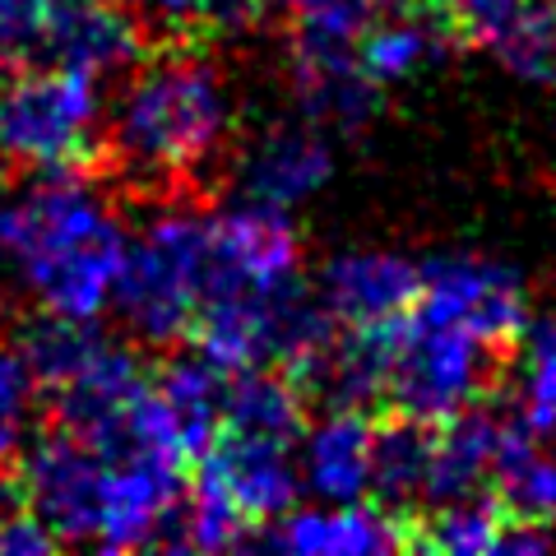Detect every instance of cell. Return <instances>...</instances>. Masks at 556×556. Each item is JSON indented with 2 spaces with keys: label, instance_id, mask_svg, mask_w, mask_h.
<instances>
[{
  "label": "cell",
  "instance_id": "1",
  "mask_svg": "<svg viewBox=\"0 0 556 556\" xmlns=\"http://www.w3.org/2000/svg\"><path fill=\"white\" fill-rule=\"evenodd\" d=\"M126 223L79 167L33 172L0 195V260L47 316L98 320L126 260Z\"/></svg>",
  "mask_w": 556,
  "mask_h": 556
},
{
  "label": "cell",
  "instance_id": "2",
  "mask_svg": "<svg viewBox=\"0 0 556 556\" xmlns=\"http://www.w3.org/2000/svg\"><path fill=\"white\" fill-rule=\"evenodd\" d=\"M232 135V93L214 61L172 51L135 65L108 121V153L135 186H186Z\"/></svg>",
  "mask_w": 556,
  "mask_h": 556
},
{
  "label": "cell",
  "instance_id": "3",
  "mask_svg": "<svg viewBox=\"0 0 556 556\" xmlns=\"http://www.w3.org/2000/svg\"><path fill=\"white\" fill-rule=\"evenodd\" d=\"M208 288V218L167 204L135 237L116 274L112 306L139 343H177L190 334Z\"/></svg>",
  "mask_w": 556,
  "mask_h": 556
},
{
  "label": "cell",
  "instance_id": "4",
  "mask_svg": "<svg viewBox=\"0 0 556 556\" xmlns=\"http://www.w3.org/2000/svg\"><path fill=\"white\" fill-rule=\"evenodd\" d=\"M102 126V79L70 65H20L0 84V159L24 172L84 167Z\"/></svg>",
  "mask_w": 556,
  "mask_h": 556
},
{
  "label": "cell",
  "instance_id": "5",
  "mask_svg": "<svg viewBox=\"0 0 556 556\" xmlns=\"http://www.w3.org/2000/svg\"><path fill=\"white\" fill-rule=\"evenodd\" d=\"M496 353L501 348L417 311L413 320L404 316L394 325L386 399L399 408V417L441 427L455 413L482 404V394L496 376Z\"/></svg>",
  "mask_w": 556,
  "mask_h": 556
},
{
  "label": "cell",
  "instance_id": "6",
  "mask_svg": "<svg viewBox=\"0 0 556 556\" xmlns=\"http://www.w3.org/2000/svg\"><path fill=\"white\" fill-rule=\"evenodd\" d=\"M367 10L357 0H329L320 10L292 14V93L316 126H367L380 89L357 65V33Z\"/></svg>",
  "mask_w": 556,
  "mask_h": 556
},
{
  "label": "cell",
  "instance_id": "7",
  "mask_svg": "<svg viewBox=\"0 0 556 556\" xmlns=\"http://www.w3.org/2000/svg\"><path fill=\"white\" fill-rule=\"evenodd\" d=\"M102 478H108V455L61 427L56 437L20 450L14 501L38 515L56 533V543H93Z\"/></svg>",
  "mask_w": 556,
  "mask_h": 556
},
{
  "label": "cell",
  "instance_id": "8",
  "mask_svg": "<svg viewBox=\"0 0 556 556\" xmlns=\"http://www.w3.org/2000/svg\"><path fill=\"white\" fill-rule=\"evenodd\" d=\"M302 283V241L288 208L241 200L208 218V288L214 292H283Z\"/></svg>",
  "mask_w": 556,
  "mask_h": 556
},
{
  "label": "cell",
  "instance_id": "9",
  "mask_svg": "<svg viewBox=\"0 0 556 556\" xmlns=\"http://www.w3.org/2000/svg\"><path fill=\"white\" fill-rule=\"evenodd\" d=\"M417 311L441 325H455L492 348H506L529 325V302L519 274L496 265V260L450 255L431 260L417 288Z\"/></svg>",
  "mask_w": 556,
  "mask_h": 556
},
{
  "label": "cell",
  "instance_id": "10",
  "mask_svg": "<svg viewBox=\"0 0 556 556\" xmlns=\"http://www.w3.org/2000/svg\"><path fill=\"white\" fill-rule=\"evenodd\" d=\"M200 482L228 496L251 529H265L302 501L298 445L218 427L214 441L200 450Z\"/></svg>",
  "mask_w": 556,
  "mask_h": 556
},
{
  "label": "cell",
  "instance_id": "11",
  "mask_svg": "<svg viewBox=\"0 0 556 556\" xmlns=\"http://www.w3.org/2000/svg\"><path fill=\"white\" fill-rule=\"evenodd\" d=\"M422 265L399 251H339L329 255L311 298L334 325H390L417 306Z\"/></svg>",
  "mask_w": 556,
  "mask_h": 556
},
{
  "label": "cell",
  "instance_id": "12",
  "mask_svg": "<svg viewBox=\"0 0 556 556\" xmlns=\"http://www.w3.org/2000/svg\"><path fill=\"white\" fill-rule=\"evenodd\" d=\"M334 172V153L316 121H283L269 126L237 163L241 200L274 204V208H298L311 195H320V186Z\"/></svg>",
  "mask_w": 556,
  "mask_h": 556
},
{
  "label": "cell",
  "instance_id": "13",
  "mask_svg": "<svg viewBox=\"0 0 556 556\" xmlns=\"http://www.w3.org/2000/svg\"><path fill=\"white\" fill-rule=\"evenodd\" d=\"M265 547L292 552V556H380L413 547V529L390 510H376L367 501H348V506H329V501H311V506H292L265 525Z\"/></svg>",
  "mask_w": 556,
  "mask_h": 556
},
{
  "label": "cell",
  "instance_id": "14",
  "mask_svg": "<svg viewBox=\"0 0 556 556\" xmlns=\"http://www.w3.org/2000/svg\"><path fill=\"white\" fill-rule=\"evenodd\" d=\"M144 56V20L121 0H56L42 61L116 79Z\"/></svg>",
  "mask_w": 556,
  "mask_h": 556
},
{
  "label": "cell",
  "instance_id": "15",
  "mask_svg": "<svg viewBox=\"0 0 556 556\" xmlns=\"http://www.w3.org/2000/svg\"><path fill=\"white\" fill-rule=\"evenodd\" d=\"M371 441L376 427L362 408L334 404L320 422L302 427L298 437V478L311 501L348 506L371 496Z\"/></svg>",
  "mask_w": 556,
  "mask_h": 556
},
{
  "label": "cell",
  "instance_id": "16",
  "mask_svg": "<svg viewBox=\"0 0 556 556\" xmlns=\"http://www.w3.org/2000/svg\"><path fill=\"white\" fill-rule=\"evenodd\" d=\"M519 422H506L501 413H486L482 404L455 413L441 422V437H431V468H427V506L459 496H478L496 478V464L506 445L519 437Z\"/></svg>",
  "mask_w": 556,
  "mask_h": 556
},
{
  "label": "cell",
  "instance_id": "17",
  "mask_svg": "<svg viewBox=\"0 0 556 556\" xmlns=\"http://www.w3.org/2000/svg\"><path fill=\"white\" fill-rule=\"evenodd\" d=\"M223 386L228 376L208 357H177L163 376H153V413L181 459H200V450L223 427Z\"/></svg>",
  "mask_w": 556,
  "mask_h": 556
},
{
  "label": "cell",
  "instance_id": "18",
  "mask_svg": "<svg viewBox=\"0 0 556 556\" xmlns=\"http://www.w3.org/2000/svg\"><path fill=\"white\" fill-rule=\"evenodd\" d=\"M223 427L298 445L306 427L302 386L288 371H269V367L232 371L228 386H223Z\"/></svg>",
  "mask_w": 556,
  "mask_h": 556
},
{
  "label": "cell",
  "instance_id": "19",
  "mask_svg": "<svg viewBox=\"0 0 556 556\" xmlns=\"http://www.w3.org/2000/svg\"><path fill=\"white\" fill-rule=\"evenodd\" d=\"M450 28L431 14H408V10H390V20L380 24H362L357 33V65L376 89L404 84L413 75H422L431 61L445 56Z\"/></svg>",
  "mask_w": 556,
  "mask_h": 556
},
{
  "label": "cell",
  "instance_id": "20",
  "mask_svg": "<svg viewBox=\"0 0 556 556\" xmlns=\"http://www.w3.org/2000/svg\"><path fill=\"white\" fill-rule=\"evenodd\" d=\"M427 468H431V427L399 417L380 427L371 441V496L386 510H413L427 501Z\"/></svg>",
  "mask_w": 556,
  "mask_h": 556
},
{
  "label": "cell",
  "instance_id": "21",
  "mask_svg": "<svg viewBox=\"0 0 556 556\" xmlns=\"http://www.w3.org/2000/svg\"><path fill=\"white\" fill-rule=\"evenodd\" d=\"M108 343L93 329V320H70V316H42L28 320L20 329V339H14V348H20L24 367L33 371V380H38V390L56 394L61 386H70L89 362L98 357V348Z\"/></svg>",
  "mask_w": 556,
  "mask_h": 556
},
{
  "label": "cell",
  "instance_id": "22",
  "mask_svg": "<svg viewBox=\"0 0 556 556\" xmlns=\"http://www.w3.org/2000/svg\"><path fill=\"white\" fill-rule=\"evenodd\" d=\"M492 482L501 492L506 519H515V525H538V529L556 525V455H543L529 431H519L506 445Z\"/></svg>",
  "mask_w": 556,
  "mask_h": 556
},
{
  "label": "cell",
  "instance_id": "23",
  "mask_svg": "<svg viewBox=\"0 0 556 556\" xmlns=\"http://www.w3.org/2000/svg\"><path fill=\"white\" fill-rule=\"evenodd\" d=\"M506 510L478 496H459V501H441L422 533H413V547L441 552V556H496L501 533H506Z\"/></svg>",
  "mask_w": 556,
  "mask_h": 556
},
{
  "label": "cell",
  "instance_id": "24",
  "mask_svg": "<svg viewBox=\"0 0 556 556\" xmlns=\"http://www.w3.org/2000/svg\"><path fill=\"white\" fill-rule=\"evenodd\" d=\"M519 386H515V422L529 437L556 431V316L529 320L519 329Z\"/></svg>",
  "mask_w": 556,
  "mask_h": 556
},
{
  "label": "cell",
  "instance_id": "25",
  "mask_svg": "<svg viewBox=\"0 0 556 556\" xmlns=\"http://www.w3.org/2000/svg\"><path fill=\"white\" fill-rule=\"evenodd\" d=\"M492 51L519 79L556 84V0H533L525 20H519Z\"/></svg>",
  "mask_w": 556,
  "mask_h": 556
},
{
  "label": "cell",
  "instance_id": "26",
  "mask_svg": "<svg viewBox=\"0 0 556 556\" xmlns=\"http://www.w3.org/2000/svg\"><path fill=\"white\" fill-rule=\"evenodd\" d=\"M38 417V380L24 367L20 348L0 343V468L20 459Z\"/></svg>",
  "mask_w": 556,
  "mask_h": 556
},
{
  "label": "cell",
  "instance_id": "27",
  "mask_svg": "<svg viewBox=\"0 0 556 556\" xmlns=\"http://www.w3.org/2000/svg\"><path fill=\"white\" fill-rule=\"evenodd\" d=\"M181 547H200V552H228L241 547L251 538V525L241 519V510L228 496H218L208 482L195 478V492L181 501V525H177Z\"/></svg>",
  "mask_w": 556,
  "mask_h": 556
},
{
  "label": "cell",
  "instance_id": "28",
  "mask_svg": "<svg viewBox=\"0 0 556 556\" xmlns=\"http://www.w3.org/2000/svg\"><path fill=\"white\" fill-rule=\"evenodd\" d=\"M56 0H0V65H38L47 51Z\"/></svg>",
  "mask_w": 556,
  "mask_h": 556
},
{
  "label": "cell",
  "instance_id": "29",
  "mask_svg": "<svg viewBox=\"0 0 556 556\" xmlns=\"http://www.w3.org/2000/svg\"><path fill=\"white\" fill-rule=\"evenodd\" d=\"M529 5L533 0H445L450 28L468 42H482V47H496L529 14Z\"/></svg>",
  "mask_w": 556,
  "mask_h": 556
},
{
  "label": "cell",
  "instance_id": "30",
  "mask_svg": "<svg viewBox=\"0 0 556 556\" xmlns=\"http://www.w3.org/2000/svg\"><path fill=\"white\" fill-rule=\"evenodd\" d=\"M56 533H51L28 506L14 501L10 510H0V556H47L56 552Z\"/></svg>",
  "mask_w": 556,
  "mask_h": 556
},
{
  "label": "cell",
  "instance_id": "31",
  "mask_svg": "<svg viewBox=\"0 0 556 556\" xmlns=\"http://www.w3.org/2000/svg\"><path fill=\"white\" fill-rule=\"evenodd\" d=\"M269 0H200V28L208 33H247Z\"/></svg>",
  "mask_w": 556,
  "mask_h": 556
},
{
  "label": "cell",
  "instance_id": "32",
  "mask_svg": "<svg viewBox=\"0 0 556 556\" xmlns=\"http://www.w3.org/2000/svg\"><path fill=\"white\" fill-rule=\"evenodd\" d=\"M135 14H144L172 33H200V0H135Z\"/></svg>",
  "mask_w": 556,
  "mask_h": 556
},
{
  "label": "cell",
  "instance_id": "33",
  "mask_svg": "<svg viewBox=\"0 0 556 556\" xmlns=\"http://www.w3.org/2000/svg\"><path fill=\"white\" fill-rule=\"evenodd\" d=\"M274 5H283L288 14H306V10H320V5H329V0H274Z\"/></svg>",
  "mask_w": 556,
  "mask_h": 556
},
{
  "label": "cell",
  "instance_id": "34",
  "mask_svg": "<svg viewBox=\"0 0 556 556\" xmlns=\"http://www.w3.org/2000/svg\"><path fill=\"white\" fill-rule=\"evenodd\" d=\"M357 5H362V10H386V14H390V10H408L413 0H357Z\"/></svg>",
  "mask_w": 556,
  "mask_h": 556
}]
</instances>
